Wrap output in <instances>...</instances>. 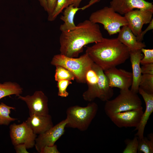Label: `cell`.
I'll return each mask as SVG.
<instances>
[{
	"label": "cell",
	"mask_w": 153,
	"mask_h": 153,
	"mask_svg": "<svg viewBox=\"0 0 153 153\" xmlns=\"http://www.w3.org/2000/svg\"><path fill=\"white\" fill-rule=\"evenodd\" d=\"M72 84L71 81L67 80H63L57 81L58 95L62 97H67L69 95V94L67 91V88L69 85Z\"/></svg>",
	"instance_id": "cell-27"
},
{
	"label": "cell",
	"mask_w": 153,
	"mask_h": 153,
	"mask_svg": "<svg viewBox=\"0 0 153 153\" xmlns=\"http://www.w3.org/2000/svg\"><path fill=\"white\" fill-rule=\"evenodd\" d=\"M141 51L138 50L130 52L129 58L132 69V82L130 90L137 94L139 88V83L142 76L140 67V61L142 58Z\"/></svg>",
	"instance_id": "cell-18"
},
{
	"label": "cell",
	"mask_w": 153,
	"mask_h": 153,
	"mask_svg": "<svg viewBox=\"0 0 153 153\" xmlns=\"http://www.w3.org/2000/svg\"><path fill=\"white\" fill-rule=\"evenodd\" d=\"M144 54L143 58L141 59L140 63L142 65L153 63V49H146L144 48L141 49Z\"/></svg>",
	"instance_id": "cell-29"
},
{
	"label": "cell",
	"mask_w": 153,
	"mask_h": 153,
	"mask_svg": "<svg viewBox=\"0 0 153 153\" xmlns=\"http://www.w3.org/2000/svg\"><path fill=\"white\" fill-rule=\"evenodd\" d=\"M40 5L43 7L44 10L47 11V7L46 0H38Z\"/></svg>",
	"instance_id": "cell-36"
},
{
	"label": "cell",
	"mask_w": 153,
	"mask_h": 153,
	"mask_svg": "<svg viewBox=\"0 0 153 153\" xmlns=\"http://www.w3.org/2000/svg\"><path fill=\"white\" fill-rule=\"evenodd\" d=\"M64 10L63 14L60 17V20L64 22L60 27L61 32L68 31L75 29L76 26L74 21L75 16L78 11L83 10V7H75L73 4L70 5Z\"/></svg>",
	"instance_id": "cell-19"
},
{
	"label": "cell",
	"mask_w": 153,
	"mask_h": 153,
	"mask_svg": "<svg viewBox=\"0 0 153 153\" xmlns=\"http://www.w3.org/2000/svg\"><path fill=\"white\" fill-rule=\"evenodd\" d=\"M92 68L97 73L98 80L95 85L88 87L87 90L82 94L83 98L85 101L89 102L93 101L96 98L106 102L114 95L112 88L109 86L104 71L100 67L94 63Z\"/></svg>",
	"instance_id": "cell-7"
},
{
	"label": "cell",
	"mask_w": 153,
	"mask_h": 153,
	"mask_svg": "<svg viewBox=\"0 0 153 153\" xmlns=\"http://www.w3.org/2000/svg\"><path fill=\"white\" fill-rule=\"evenodd\" d=\"M14 148L16 153H28L29 152L27 150V148L25 145L24 144H20L14 146Z\"/></svg>",
	"instance_id": "cell-34"
},
{
	"label": "cell",
	"mask_w": 153,
	"mask_h": 153,
	"mask_svg": "<svg viewBox=\"0 0 153 153\" xmlns=\"http://www.w3.org/2000/svg\"><path fill=\"white\" fill-rule=\"evenodd\" d=\"M97 75L92 67L87 72L86 75V83L88 87L91 86L96 84L98 80Z\"/></svg>",
	"instance_id": "cell-28"
},
{
	"label": "cell",
	"mask_w": 153,
	"mask_h": 153,
	"mask_svg": "<svg viewBox=\"0 0 153 153\" xmlns=\"http://www.w3.org/2000/svg\"><path fill=\"white\" fill-rule=\"evenodd\" d=\"M109 86L111 88L116 87L120 90L129 89L132 82L131 72L116 67L104 71Z\"/></svg>",
	"instance_id": "cell-12"
},
{
	"label": "cell",
	"mask_w": 153,
	"mask_h": 153,
	"mask_svg": "<svg viewBox=\"0 0 153 153\" xmlns=\"http://www.w3.org/2000/svg\"><path fill=\"white\" fill-rule=\"evenodd\" d=\"M51 65L61 66L71 72L76 81L86 83L87 72L92 68L94 62L87 54L85 53L78 58L66 56L60 54L54 55L51 62Z\"/></svg>",
	"instance_id": "cell-3"
},
{
	"label": "cell",
	"mask_w": 153,
	"mask_h": 153,
	"mask_svg": "<svg viewBox=\"0 0 153 153\" xmlns=\"http://www.w3.org/2000/svg\"><path fill=\"white\" fill-rule=\"evenodd\" d=\"M98 109V105L93 102L84 107L76 105L69 107L66 111L67 123L66 127L77 129L81 131L86 130Z\"/></svg>",
	"instance_id": "cell-4"
},
{
	"label": "cell",
	"mask_w": 153,
	"mask_h": 153,
	"mask_svg": "<svg viewBox=\"0 0 153 153\" xmlns=\"http://www.w3.org/2000/svg\"><path fill=\"white\" fill-rule=\"evenodd\" d=\"M103 37L99 25L86 20L78 24L74 29L61 32L59 38L60 54L77 58L84 46L99 42Z\"/></svg>",
	"instance_id": "cell-1"
},
{
	"label": "cell",
	"mask_w": 153,
	"mask_h": 153,
	"mask_svg": "<svg viewBox=\"0 0 153 153\" xmlns=\"http://www.w3.org/2000/svg\"><path fill=\"white\" fill-rule=\"evenodd\" d=\"M85 53L104 71L124 63L129 58L128 48L117 38L103 37L87 48Z\"/></svg>",
	"instance_id": "cell-2"
},
{
	"label": "cell",
	"mask_w": 153,
	"mask_h": 153,
	"mask_svg": "<svg viewBox=\"0 0 153 153\" xmlns=\"http://www.w3.org/2000/svg\"><path fill=\"white\" fill-rule=\"evenodd\" d=\"M18 99L26 103L29 111V115L36 114L46 115L49 114L48 98L41 91H36L31 95L22 96L18 95Z\"/></svg>",
	"instance_id": "cell-11"
},
{
	"label": "cell",
	"mask_w": 153,
	"mask_h": 153,
	"mask_svg": "<svg viewBox=\"0 0 153 153\" xmlns=\"http://www.w3.org/2000/svg\"><path fill=\"white\" fill-rule=\"evenodd\" d=\"M9 129L10 137L12 143L14 146L24 144L27 149L35 146L37 135L25 122L20 124H12L10 126Z\"/></svg>",
	"instance_id": "cell-8"
},
{
	"label": "cell",
	"mask_w": 153,
	"mask_h": 153,
	"mask_svg": "<svg viewBox=\"0 0 153 153\" xmlns=\"http://www.w3.org/2000/svg\"><path fill=\"white\" fill-rule=\"evenodd\" d=\"M138 93L142 96L146 105L145 110L143 112L140 122L134 130L137 131L135 136H137L139 139H141L144 137L145 126L153 112V94L147 93L139 88Z\"/></svg>",
	"instance_id": "cell-15"
},
{
	"label": "cell",
	"mask_w": 153,
	"mask_h": 153,
	"mask_svg": "<svg viewBox=\"0 0 153 153\" xmlns=\"http://www.w3.org/2000/svg\"><path fill=\"white\" fill-rule=\"evenodd\" d=\"M110 5L121 15H124L135 8L153 9L152 3L144 0H112Z\"/></svg>",
	"instance_id": "cell-14"
},
{
	"label": "cell",
	"mask_w": 153,
	"mask_h": 153,
	"mask_svg": "<svg viewBox=\"0 0 153 153\" xmlns=\"http://www.w3.org/2000/svg\"><path fill=\"white\" fill-rule=\"evenodd\" d=\"M82 0H72V4L76 7H79L80 4ZM101 0H90L88 4L89 7L93 4L99 2Z\"/></svg>",
	"instance_id": "cell-35"
},
{
	"label": "cell",
	"mask_w": 153,
	"mask_h": 153,
	"mask_svg": "<svg viewBox=\"0 0 153 153\" xmlns=\"http://www.w3.org/2000/svg\"><path fill=\"white\" fill-rule=\"evenodd\" d=\"M126 146L123 152L124 153H137V152L139 138L135 136L132 139H126L125 140Z\"/></svg>",
	"instance_id": "cell-26"
},
{
	"label": "cell",
	"mask_w": 153,
	"mask_h": 153,
	"mask_svg": "<svg viewBox=\"0 0 153 153\" xmlns=\"http://www.w3.org/2000/svg\"><path fill=\"white\" fill-rule=\"evenodd\" d=\"M55 80L56 81L63 80H73L75 77L73 74L66 68L60 66H55Z\"/></svg>",
	"instance_id": "cell-24"
},
{
	"label": "cell",
	"mask_w": 153,
	"mask_h": 153,
	"mask_svg": "<svg viewBox=\"0 0 153 153\" xmlns=\"http://www.w3.org/2000/svg\"><path fill=\"white\" fill-rule=\"evenodd\" d=\"M23 88L16 82L10 81L0 83V99L7 96L15 95H20L23 92Z\"/></svg>",
	"instance_id": "cell-20"
},
{
	"label": "cell",
	"mask_w": 153,
	"mask_h": 153,
	"mask_svg": "<svg viewBox=\"0 0 153 153\" xmlns=\"http://www.w3.org/2000/svg\"><path fill=\"white\" fill-rule=\"evenodd\" d=\"M56 144L52 146H44L40 153H60Z\"/></svg>",
	"instance_id": "cell-32"
},
{
	"label": "cell",
	"mask_w": 153,
	"mask_h": 153,
	"mask_svg": "<svg viewBox=\"0 0 153 153\" xmlns=\"http://www.w3.org/2000/svg\"><path fill=\"white\" fill-rule=\"evenodd\" d=\"M137 152L139 153H153V134L150 133L148 137H143L139 139Z\"/></svg>",
	"instance_id": "cell-22"
},
{
	"label": "cell",
	"mask_w": 153,
	"mask_h": 153,
	"mask_svg": "<svg viewBox=\"0 0 153 153\" xmlns=\"http://www.w3.org/2000/svg\"><path fill=\"white\" fill-rule=\"evenodd\" d=\"M118 33L117 38L128 48L130 52L141 50L146 47L144 43L137 41L136 36L127 25L123 26Z\"/></svg>",
	"instance_id": "cell-17"
},
{
	"label": "cell",
	"mask_w": 153,
	"mask_h": 153,
	"mask_svg": "<svg viewBox=\"0 0 153 153\" xmlns=\"http://www.w3.org/2000/svg\"><path fill=\"white\" fill-rule=\"evenodd\" d=\"M57 0H46L47 12L48 16H50L53 13L56 7Z\"/></svg>",
	"instance_id": "cell-30"
},
{
	"label": "cell",
	"mask_w": 153,
	"mask_h": 153,
	"mask_svg": "<svg viewBox=\"0 0 153 153\" xmlns=\"http://www.w3.org/2000/svg\"><path fill=\"white\" fill-rule=\"evenodd\" d=\"M142 65L141 67V71L142 74L153 75V63Z\"/></svg>",
	"instance_id": "cell-31"
},
{
	"label": "cell",
	"mask_w": 153,
	"mask_h": 153,
	"mask_svg": "<svg viewBox=\"0 0 153 153\" xmlns=\"http://www.w3.org/2000/svg\"><path fill=\"white\" fill-rule=\"evenodd\" d=\"M129 89L120 90L116 98L106 101L104 110L108 117L115 113L143 109L142 101L137 94Z\"/></svg>",
	"instance_id": "cell-6"
},
{
	"label": "cell",
	"mask_w": 153,
	"mask_h": 153,
	"mask_svg": "<svg viewBox=\"0 0 153 153\" xmlns=\"http://www.w3.org/2000/svg\"><path fill=\"white\" fill-rule=\"evenodd\" d=\"M153 29V19H152L151 21L149 23V24L148 27L144 31H141L140 34L138 36H136L137 41L139 42H142L143 39L144 35L146 33V32L148 31Z\"/></svg>",
	"instance_id": "cell-33"
},
{
	"label": "cell",
	"mask_w": 153,
	"mask_h": 153,
	"mask_svg": "<svg viewBox=\"0 0 153 153\" xmlns=\"http://www.w3.org/2000/svg\"><path fill=\"white\" fill-rule=\"evenodd\" d=\"M89 20L94 23L102 24L110 36L117 33L121 27L128 25L125 17L110 7H105L93 12Z\"/></svg>",
	"instance_id": "cell-5"
},
{
	"label": "cell",
	"mask_w": 153,
	"mask_h": 153,
	"mask_svg": "<svg viewBox=\"0 0 153 153\" xmlns=\"http://www.w3.org/2000/svg\"><path fill=\"white\" fill-rule=\"evenodd\" d=\"M15 109V107L8 106L3 102L0 103V125L8 126L11 122L17 120L11 117L9 115L11 110Z\"/></svg>",
	"instance_id": "cell-21"
},
{
	"label": "cell",
	"mask_w": 153,
	"mask_h": 153,
	"mask_svg": "<svg viewBox=\"0 0 153 153\" xmlns=\"http://www.w3.org/2000/svg\"><path fill=\"white\" fill-rule=\"evenodd\" d=\"M67 123L66 118L44 133L39 135L36 139L35 145L37 151L41 153L44 146L54 145L64 134Z\"/></svg>",
	"instance_id": "cell-9"
},
{
	"label": "cell",
	"mask_w": 153,
	"mask_h": 153,
	"mask_svg": "<svg viewBox=\"0 0 153 153\" xmlns=\"http://www.w3.org/2000/svg\"><path fill=\"white\" fill-rule=\"evenodd\" d=\"M153 9H137L124 15L128 26L133 34L137 36L142 31L143 25L149 24L153 19Z\"/></svg>",
	"instance_id": "cell-10"
},
{
	"label": "cell",
	"mask_w": 153,
	"mask_h": 153,
	"mask_svg": "<svg viewBox=\"0 0 153 153\" xmlns=\"http://www.w3.org/2000/svg\"><path fill=\"white\" fill-rule=\"evenodd\" d=\"M143 113V109L132 110L112 114L108 116L120 128L137 127Z\"/></svg>",
	"instance_id": "cell-13"
},
{
	"label": "cell",
	"mask_w": 153,
	"mask_h": 153,
	"mask_svg": "<svg viewBox=\"0 0 153 153\" xmlns=\"http://www.w3.org/2000/svg\"><path fill=\"white\" fill-rule=\"evenodd\" d=\"M25 122L36 135L44 133L53 126L52 116L49 114L30 115Z\"/></svg>",
	"instance_id": "cell-16"
},
{
	"label": "cell",
	"mask_w": 153,
	"mask_h": 153,
	"mask_svg": "<svg viewBox=\"0 0 153 153\" xmlns=\"http://www.w3.org/2000/svg\"><path fill=\"white\" fill-rule=\"evenodd\" d=\"M72 4V0H57L55 9L51 15L48 17V20H54L65 8Z\"/></svg>",
	"instance_id": "cell-25"
},
{
	"label": "cell",
	"mask_w": 153,
	"mask_h": 153,
	"mask_svg": "<svg viewBox=\"0 0 153 153\" xmlns=\"http://www.w3.org/2000/svg\"><path fill=\"white\" fill-rule=\"evenodd\" d=\"M139 88L145 92L153 94V75L143 74L139 83Z\"/></svg>",
	"instance_id": "cell-23"
}]
</instances>
